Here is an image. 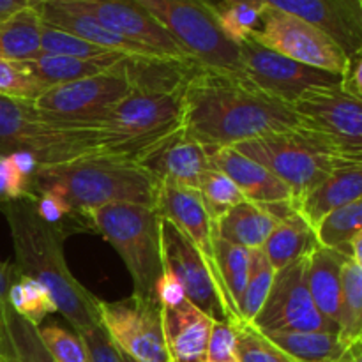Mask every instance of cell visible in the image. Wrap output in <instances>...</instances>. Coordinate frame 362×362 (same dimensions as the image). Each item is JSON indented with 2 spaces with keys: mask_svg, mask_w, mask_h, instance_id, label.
Returning a JSON list of instances; mask_svg holds the SVG:
<instances>
[{
  "mask_svg": "<svg viewBox=\"0 0 362 362\" xmlns=\"http://www.w3.org/2000/svg\"><path fill=\"white\" fill-rule=\"evenodd\" d=\"M297 126L292 106L258 90L239 73L198 66L182 90L180 127L207 151Z\"/></svg>",
  "mask_w": 362,
  "mask_h": 362,
  "instance_id": "obj_1",
  "label": "cell"
},
{
  "mask_svg": "<svg viewBox=\"0 0 362 362\" xmlns=\"http://www.w3.org/2000/svg\"><path fill=\"white\" fill-rule=\"evenodd\" d=\"M4 216L13 237L16 264L25 276L42 283L74 332L99 324L98 300L76 281L64 257V230L42 221L30 198L4 204Z\"/></svg>",
  "mask_w": 362,
  "mask_h": 362,
  "instance_id": "obj_2",
  "label": "cell"
},
{
  "mask_svg": "<svg viewBox=\"0 0 362 362\" xmlns=\"http://www.w3.org/2000/svg\"><path fill=\"white\" fill-rule=\"evenodd\" d=\"M159 184L129 159L87 156L53 166H39L30 193H53L74 212L87 214L108 204H134L154 209Z\"/></svg>",
  "mask_w": 362,
  "mask_h": 362,
  "instance_id": "obj_3",
  "label": "cell"
},
{
  "mask_svg": "<svg viewBox=\"0 0 362 362\" xmlns=\"http://www.w3.org/2000/svg\"><path fill=\"white\" fill-rule=\"evenodd\" d=\"M233 148L281 179L292 191L293 202L315 189L339 166L362 163L359 156L346 154L320 134L300 126L243 141Z\"/></svg>",
  "mask_w": 362,
  "mask_h": 362,
  "instance_id": "obj_4",
  "label": "cell"
},
{
  "mask_svg": "<svg viewBox=\"0 0 362 362\" xmlns=\"http://www.w3.org/2000/svg\"><path fill=\"white\" fill-rule=\"evenodd\" d=\"M94 228L122 258L134 285L133 296L158 300L156 286L163 276L159 216L134 204H108L87 212Z\"/></svg>",
  "mask_w": 362,
  "mask_h": 362,
  "instance_id": "obj_5",
  "label": "cell"
},
{
  "mask_svg": "<svg viewBox=\"0 0 362 362\" xmlns=\"http://www.w3.org/2000/svg\"><path fill=\"white\" fill-rule=\"evenodd\" d=\"M30 152L39 166L101 154L98 129H73L42 117L32 103L0 98V154Z\"/></svg>",
  "mask_w": 362,
  "mask_h": 362,
  "instance_id": "obj_6",
  "label": "cell"
},
{
  "mask_svg": "<svg viewBox=\"0 0 362 362\" xmlns=\"http://www.w3.org/2000/svg\"><path fill=\"white\" fill-rule=\"evenodd\" d=\"M182 92L138 94L129 92L117 103L95 129L101 136V154L136 163L148 148L180 129Z\"/></svg>",
  "mask_w": 362,
  "mask_h": 362,
  "instance_id": "obj_7",
  "label": "cell"
},
{
  "mask_svg": "<svg viewBox=\"0 0 362 362\" xmlns=\"http://www.w3.org/2000/svg\"><path fill=\"white\" fill-rule=\"evenodd\" d=\"M202 66L239 73V46L223 32L209 0H134Z\"/></svg>",
  "mask_w": 362,
  "mask_h": 362,
  "instance_id": "obj_8",
  "label": "cell"
},
{
  "mask_svg": "<svg viewBox=\"0 0 362 362\" xmlns=\"http://www.w3.org/2000/svg\"><path fill=\"white\" fill-rule=\"evenodd\" d=\"M129 92L122 74L110 67L95 76L48 87L32 101V106L60 126L95 129L110 110Z\"/></svg>",
  "mask_w": 362,
  "mask_h": 362,
  "instance_id": "obj_9",
  "label": "cell"
},
{
  "mask_svg": "<svg viewBox=\"0 0 362 362\" xmlns=\"http://www.w3.org/2000/svg\"><path fill=\"white\" fill-rule=\"evenodd\" d=\"M250 37L296 62L339 76L349 62L345 49L331 35L274 7H265L260 25L251 32Z\"/></svg>",
  "mask_w": 362,
  "mask_h": 362,
  "instance_id": "obj_10",
  "label": "cell"
},
{
  "mask_svg": "<svg viewBox=\"0 0 362 362\" xmlns=\"http://www.w3.org/2000/svg\"><path fill=\"white\" fill-rule=\"evenodd\" d=\"M255 329L267 334L276 331L339 332L315 306L308 288V255L274 272L264 306L251 322Z\"/></svg>",
  "mask_w": 362,
  "mask_h": 362,
  "instance_id": "obj_11",
  "label": "cell"
},
{
  "mask_svg": "<svg viewBox=\"0 0 362 362\" xmlns=\"http://www.w3.org/2000/svg\"><path fill=\"white\" fill-rule=\"evenodd\" d=\"M98 317L119 352L136 362H170L158 300L136 296L117 303L98 300Z\"/></svg>",
  "mask_w": 362,
  "mask_h": 362,
  "instance_id": "obj_12",
  "label": "cell"
},
{
  "mask_svg": "<svg viewBox=\"0 0 362 362\" xmlns=\"http://www.w3.org/2000/svg\"><path fill=\"white\" fill-rule=\"evenodd\" d=\"M239 74L258 90L292 105L304 90L313 87H338L339 74L315 69L258 45L251 37L239 42Z\"/></svg>",
  "mask_w": 362,
  "mask_h": 362,
  "instance_id": "obj_13",
  "label": "cell"
},
{
  "mask_svg": "<svg viewBox=\"0 0 362 362\" xmlns=\"http://www.w3.org/2000/svg\"><path fill=\"white\" fill-rule=\"evenodd\" d=\"M299 126L362 158V105L341 87H313L292 103Z\"/></svg>",
  "mask_w": 362,
  "mask_h": 362,
  "instance_id": "obj_14",
  "label": "cell"
},
{
  "mask_svg": "<svg viewBox=\"0 0 362 362\" xmlns=\"http://www.w3.org/2000/svg\"><path fill=\"white\" fill-rule=\"evenodd\" d=\"M60 7L88 14L108 30L165 57L191 59L172 35L134 0H49Z\"/></svg>",
  "mask_w": 362,
  "mask_h": 362,
  "instance_id": "obj_15",
  "label": "cell"
},
{
  "mask_svg": "<svg viewBox=\"0 0 362 362\" xmlns=\"http://www.w3.org/2000/svg\"><path fill=\"white\" fill-rule=\"evenodd\" d=\"M163 267L182 288L184 297L212 320H225L218 290L198 247L166 219L159 218Z\"/></svg>",
  "mask_w": 362,
  "mask_h": 362,
  "instance_id": "obj_16",
  "label": "cell"
},
{
  "mask_svg": "<svg viewBox=\"0 0 362 362\" xmlns=\"http://www.w3.org/2000/svg\"><path fill=\"white\" fill-rule=\"evenodd\" d=\"M136 165L158 184H180L194 189L211 168L207 148L184 133L182 127L148 148L136 159Z\"/></svg>",
  "mask_w": 362,
  "mask_h": 362,
  "instance_id": "obj_17",
  "label": "cell"
},
{
  "mask_svg": "<svg viewBox=\"0 0 362 362\" xmlns=\"http://www.w3.org/2000/svg\"><path fill=\"white\" fill-rule=\"evenodd\" d=\"M331 35L346 55L361 52L362 0H264Z\"/></svg>",
  "mask_w": 362,
  "mask_h": 362,
  "instance_id": "obj_18",
  "label": "cell"
},
{
  "mask_svg": "<svg viewBox=\"0 0 362 362\" xmlns=\"http://www.w3.org/2000/svg\"><path fill=\"white\" fill-rule=\"evenodd\" d=\"M154 211L159 218L172 223L198 247L214 279L211 218L207 216L198 189L180 184H159Z\"/></svg>",
  "mask_w": 362,
  "mask_h": 362,
  "instance_id": "obj_19",
  "label": "cell"
},
{
  "mask_svg": "<svg viewBox=\"0 0 362 362\" xmlns=\"http://www.w3.org/2000/svg\"><path fill=\"white\" fill-rule=\"evenodd\" d=\"M161 306V327L170 362H207L212 320L187 299Z\"/></svg>",
  "mask_w": 362,
  "mask_h": 362,
  "instance_id": "obj_20",
  "label": "cell"
},
{
  "mask_svg": "<svg viewBox=\"0 0 362 362\" xmlns=\"http://www.w3.org/2000/svg\"><path fill=\"white\" fill-rule=\"evenodd\" d=\"M202 66L194 59L165 55H122L113 69L126 80L131 92L138 94H177Z\"/></svg>",
  "mask_w": 362,
  "mask_h": 362,
  "instance_id": "obj_21",
  "label": "cell"
},
{
  "mask_svg": "<svg viewBox=\"0 0 362 362\" xmlns=\"http://www.w3.org/2000/svg\"><path fill=\"white\" fill-rule=\"evenodd\" d=\"M207 152L212 168L228 175L247 202L258 205L293 202L292 191L281 179L233 147L214 148Z\"/></svg>",
  "mask_w": 362,
  "mask_h": 362,
  "instance_id": "obj_22",
  "label": "cell"
},
{
  "mask_svg": "<svg viewBox=\"0 0 362 362\" xmlns=\"http://www.w3.org/2000/svg\"><path fill=\"white\" fill-rule=\"evenodd\" d=\"M37 11L42 23L67 32V34L76 35V37L83 39V41L90 42V45L99 46V48L124 53V55H159V53L152 52V49L145 48V46L138 45V42L129 41V39L108 30L99 21H95L88 14L81 13V11L60 7L57 4L49 2V0L39 2Z\"/></svg>",
  "mask_w": 362,
  "mask_h": 362,
  "instance_id": "obj_23",
  "label": "cell"
},
{
  "mask_svg": "<svg viewBox=\"0 0 362 362\" xmlns=\"http://www.w3.org/2000/svg\"><path fill=\"white\" fill-rule=\"evenodd\" d=\"M362 198V163L339 166L315 189L293 202L300 218L317 228L318 223L336 209L349 205Z\"/></svg>",
  "mask_w": 362,
  "mask_h": 362,
  "instance_id": "obj_24",
  "label": "cell"
},
{
  "mask_svg": "<svg viewBox=\"0 0 362 362\" xmlns=\"http://www.w3.org/2000/svg\"><path fill=\"white\" fill-rule=\"evenodd\" d=\"M349 260L341 253L317 246L308 255V288L315 306L338 325L341 313V267ZM339 331V329H338Z\"/></svg>",
  "mask_w": 362,
  "mask_h": 362,
  "instance_id": "obj_25",
  "label": "cell"
},
{
  "mask_svg": "<svg viewBox=\"0 0 362 362\" xmlns=\"http://www.w3.org/2000/svg\"><path fill=\"white\" fill-rule=\"evenodd\" d=\"M276 225L278 219L264 205L244 200L226 211L219 219L211 221V230L226 243L246 250H257L264 246Z\"/></svg>",
  "mask_w": 362,
  "mask_h": 362,
  "instance_id": "obj_26",
  "label": "cell"
},
{
  "mask_svg": "<svg viewBox=\"0 0 362 362\" xmlns=\"http://www.w3.org/2000/svg\"><path fill=\"white\" fill-rule=\"evenodd\" d=\"M0 362H55L46 350L37 325L0 300Z\"/></svg>",
  "mask_w": 362,
  "mask_h": 362,
  "instance_id": "obj_27",
  "label": "cell"
},
{
  "mask_svg": "<svg viewBox=\"0 0 362 362\" xmlns=\"http://www.w3.org/2000/svg\"><path fill=\"white\" fill-rule=\"evenodd\" d=\"M318 246L313 228L293 209L278 221L269 239L262 246L274 271L310 255Z\"/></svg>",
  "mask_w": 362,
  "mask_h": 362,
  "instance_id": "obj_28",
  "label": "cell"
},
{
  "mask_svg": "<svg viewBox=\"0 0 362 362\" xmlns=\"http://www.w3.org/2000/svg\"><path fill=\"white\" fill-rule=\"evenodd\" d=\"M124 53L106 57L99 60H83L74 57L49 55V53H39L34 59L20 62V66L27 71L30 76L41 81L46 87L67 83V81L81 80L87 76H95L99 73L108 71Z\"/></svg>",
  "mask_w": 362,
  "mask_h": 362,
  "instance_id": "obj_29",
  "label": "cell"
},
{
  "mask_svg": "<svg viewBox=\"0 0 362 362\" xmlns=\"http://www.w3.org/2000/svg\"><path fill=\"white\" fill-rule=\"evenodd\" d=\"M41 16L37 4L0 23V59L23 62L41 53Z\"/></svg>",
  "mask_w": 362,
  "mask_h": 362,
  "instance_id": "obj_30",
  "label": "cell"
},
{
  "mask_svg": "<svg viewBox=\"0 0 362 362\" xmlns=\"http://www.w3.org/2000/svg\"><path fill=\"white\" fill-rule=\"evenodd\" d=\"M265 336L283 352L300 362H336L349 346L338 332L276 331Z\"/></svg>",
  "mask_w": 362,
  "mask_h": 362,
  "instance_id": "obj_31",
  "label": "cell"
},
{
  "mask_svg": "<svg viewBox=\"0 0 362 362\" xmlns=\"http://www.w3.org/2000/svg\"><path fill=\"white\" fill-rule=\"evenodd\" d=\"M313 232L318 246L350 258V244L362 232V198L329 212Z\"/></svg>",
  "mask_w": 362,
  "mask_h": 362,
  "instance_id": "obj_32",
  "label": "cell"
},
{
  "mask_svg": "<svg viewBox=\"0 0 362 362\" xmlns=\"http://www.w3.org/2000/svg\"><path fill=\"white\" fill-rule=\"evenodd\" d=\"M339 338L350 343L362 339V264L346 260L341 267V313Z\"/></svg>",
  "mask_w": 362,
  "mask_h": 362,
  "instance_id": "obj_33",
  "label": "cell"
},
{
  "mask_svg": "<svg viewBox=\"0 0 362 362\" xmlns=\"http://www.w3.org/2000/svg\"><path fill=\"white\" fill-rule=\"evenodd\" d=\"M6 300L20 317L37 327L49 313L57 311L55 300L49 296L48 288L42 283L35 281L34 278L21 274V272L11 285Z\"/></svg>",
  "mask_w": 362,
  "mask_h": 362,
  "instance_id": "obj_34",
  "label": "cell"
},
{
  "mask_svg": "<svg viewBox=\"0 0 362 362\" xmlns=\"http://www.w3.org/2000/svg\"><path fill=\"white\" fill-rule=\"evenodd\" d=\"M274 272L262 247L250 250V272H247L246 286L239 300L240 320L250 322V324L255 320L267 299Z\"/></svg>",
  "mask_w": 362,
  "mask_h": 362,
  "instance_id": "obj_35",
  "label": "cell"
},
{
  "mask_svg": "<svg viewBox=\"0 0 362 362\" xmlns=\"http://www.w3.org/2000/svg\"><path fill=\"white\" fill-rule=\"evenodd\" d=\"M198 193H200V198L204 202V207L211 221H216L226 211L246 200L239 187L235 186V182L228 175L212 168V166L202 177L200 184H198Z\"/></svg>",
  "mask_w": 362,
  "mask_h": 362,
  "instance_id": "obj_36",
  "label": "cell"
},
{
  "mask_svg": "<svg viewBox=\"0 0 362 362\" xmlns=\"http://www.w3.org/2000/svg\"><path fill=\"white\" fill-rule=\"evenodd\" d=\"M233 329L237 339V356L240 362H300L283 352L250 322H235Z\"/></svg>",
  "mask_w": 362,
  "mask_h": 362,
  "instance_id": "obj_37",
  "label": "cell"
},
{
  "mask_svg": "<svg viewBox=\"0 0 362 362\" xmlns=\"http://www.w3.org/2000/svg\"><path fill=\"white\" fill-rule=\"evenodd\" d=\"M41 53H49V55H62V57H74V59L83 60H99L106 57L117 55V52L99 48V46L90 45L83 39L76 37L73 34L59 30L55 27L41 23Z\"/></svg>",
  "mask_w": 362,
  "mask_h": 362,
  "instance_id": "obj_38",
  "label": "cell"
},
{
  "mask_svg": "<svg viewBox=\"0 0 362 362\" xmlns=\"http://www.w3.org/2000/svg\"><path fill=\"white\" fill-rule=\"evenodd\" d=\"M46 88L48 87L30 76L20 62L0 59V98L32 103Z\"/></svg>",
  "mask_w": 362,
  "mask_h": 362,
  "instance_id": "obj_39",
  "label": "cell"
},
{
  "mask_svg": "<svg viewBox=\"0 0 362 362\" xmlns=\"http://www.w3.org/2000/svg\"><path fill=\"white\" fill-rule=\"evenodd\" d=\"M37 331L55 362H88L83 341L74 331L59 324L39 325Z\"/></svg>",
  "mask_w": 362,
  "mask_h": 362,
  "instance_id": "obj_40",
  "label": "cell"
},
{
  "mask_svg": "<svg viewBox=\"0 0 362 362\" xmlns=\"http://www.w3.org/2000/svg\"><path fill=\"white\" fill-rule=\"evenodd\" d=\"M267 7V6H265ZM265 7L253 6V4H232V6L218 7L219 25L223 32L232 42L239 45L244 39L250 37L253 30H257L260 25L262 13Z\"/></svg>",
  "mask_w": 362,
  "mask_h": 362,
  "instance_id": "obj_41",
  "label": "cell"
},
{
  "mask_svg": "<svg viewBox=\"0 0 362 362\" xmlns=\"http://www.w3.org/2000/svg\"><path fill=\"white\" fill-rule=\"evenodd\" d=\"M30 197V182L27 177L16 168L9 154H0V202L9 204Z\"/></svg>",
  "mask_w": 362,
  "mask_h": 362,
  "instance_id": "obj_42",
  "label": "cell"
},
{
  "mask_svg": "<svg viewBox=\"0 0 362 362\" xmlns=\"http://www.w3.org/2000/svg\"><path fill=\"white\" fill-rule=\"evenodd\" d=\"M207 362H240L237 356V339L233 324L214 322L207 349Z\"/></svg>",
  "mask_w": 362,
  "mask_h": 362,
  "instance_id": "obj_43",
  "label": "cell"
},
{
  "mask_svg": "<svg viewBox=\"0 0 362 362\" xmlns=\"http://www.w3.org/2000/svg\"><path fill=\"white\" fill-rule=\"evenodd\" d=\"M76 334L83 341L88 362H122L120 361L119 350L110 341V338L106 336L101 324H95L92 327L83 329V331L76 332Z\"/></svg>",
  "mask_w": 362,
  "mask_h": 362,
  "instance_id": "obj_44",
  "label": "cell"
},
{
  "mask_svg": "<svg viewBox=\"0 0 362 362\" xmlns=\"http://www.w3.org/2000/svg\"><path fill=\"white\" fill-rule=\"evenodd\" d=\"M32 204H34L35 212L42 221L49 223L60 230H62V226H60L62 219L74 212L67 205V202H64L62 198L53 193H35V198H32Z\"/></svg>",
  "mask_w": 362,
  "mask_h": 362,
  "instance_id": "obj_45",
  "label": "cell"
},
{
  "mask_svg": "<svg viewBox=\"0 0 362 362\" xmlns=\"http://www.w3.org/2000/svg\"><path fill=\"white\" fill-rule=\"evenodd\" d=\"M361 69H362V60L361 52L352 53L349 55V62H346L345 71L341 73V90L346 94L354 95V98H362V80H361Z\"/></svg>",
  "mask_w": 362,
  "mask_h": 362,
  "instance_id": "obj_46",
  "label": "cell"
},
{
  "mask_svg": "<svg viewBox=\"0 0 362 362\" xmlns=\"http://www.w3.org/2000/svg\"><path fill=\"white\" fill-rule=\"evenodd\" d=\"M18 274H20V271L14 265L0 260V300L7 299V292H9L14 279L18 278Z\"/></svg>",
  "mask_w": 362,
  "mask_h": 362,
  "instance_id": "obj_47",
  "label": "cell"
},
{
  "mask_svg": "<svg viewBox=\"0 0 362 362\" xmlns=\"http://www.w3.org/2000/svg\"><path fill=\"white\" fill-rule=\"evenodd\" d=\"M34 0H0V23L6 20H9L11 16H14L16 13H20L25 7L35 6Z\"/></svg>",
  "mask_w": 362,
  "mask_h": 362,
  "instance_id": "obj_48",
  "label": "cell"
},
{
  "mask_svg": "<svg viewBox=\"0 0 362 362\" xmlns=\"http://www.w3.org/2000/svg\"><path fill=\"white\" fill-rule=\"evenodd\" d=\"M336 362H362V339L350 343L343 356Z\"/></svg>",
  "mask_w": 362,
  "mask_h": 362,
  "instance_id": "obj_49",
  "label": "cell"
},
{
  "mask_svg": "<svg viewBox=\"0 0 362 362\" xmlns=\"http://www.w3.org/2000/svg\"><path fill=\"white\" fill-rule=\"evenodd\" d=\"M223 4H226V6H232V4H253V6H258V7H265L267 4L264 2V0H221Z\"/></svg>",
  "mask_w": 362,
  "mask_h": 362,
  "instance_id": "obj_50",
  "label": "cell"
},
{
  "mask_svg": "<svg viewBox=\"0 0 362 362\" xmlns=\"http://www.w3.org/2000/svg\"><path fill=\"white\" fill-rule=\"evenodd\" d=\"M119 354H120V361H122V362H136V361L131 359V357H127L126 354H122V352H119Z\"/></svg>",
  "mask_w": 362,
  "mask_h": 362,
  "instance_id": "obj_51",
  "label": "cell"
},
{
  "mask_svg": "<svg viewBox=\"0 0 362 362\" xmlns=\"http://www.w3.org/2000/svg\"><path fill=\"white\" fill-rule=\"evenodd\" d=\"M34 2H42V0H34Z\"/></svg>",
  "mask_w": 362,
  "mask_h": 362,
  "instance_id": "obj_52",
  "label": "cell"
}]
</instances>
